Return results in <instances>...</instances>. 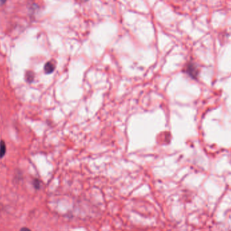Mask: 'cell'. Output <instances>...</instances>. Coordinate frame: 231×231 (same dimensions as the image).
<instances>
[{
  "mask_svg": "<svg viewBox=\"0 0 231 231\" xmlns=\"http://www.w3.org/2000/svg\"><path fill=\"white\" fill-rule=\"evenodd\" d=\"M186 72L191 77H192L193 78H196L197 77L198 70L196 68V66H195L194 64L192 63L189 64L186 68Z\"/></svg>",
  "mask_w": 231,
  "mask_h": 231,
  "instance_id": "6da1fadb",
  "label": "cell"
},
{
  "mask_svg": "<svg viewBox=\"0 0 231 231\" xmlns=\"http://www.w3.org/2000/svg\"><path fill=\"white\" fill-rule=\"evenodd\" d=\"M55 65L52 62H47L45 66H44V71L45 73L47 74H50L51 73L54 72V71L55 69Z\"/></svg>",
  "mask_w": 231,
  "mask_h": 231,
  "instance_id": "7a4b0ae2",
  "label": "cell"
},
{
  "mask_svg": "<svg viewBox=\"0 0 231 231\" xmlns=\"http://www.w3.org/2000/svg\"><path fill=\"white\" fill-rule=\"evenodd\" d=\"M6 153V145L4 141L0 142V159L2 158Z\"/></svg>",
  "mask_w": 231,
  "mask_h": 231,
  "instance_id": "3957f363",
  "label": "cell"
},
{
  "mask_svg": "<svg viewBox=\"0 0 231 231\" xmlns=\"http://www.w3.org/2000/svg\"><path fill=\"white\" fill-rule=\"evenodd\" d=\"M34 79V75L33 72H31V71H28V72L26 73V80L27 82H32L33 81Z\"/></svg>",
  "mask_w": 231,
  "mask_h": 231,
  "instance_id": "277c9868",
  "label": "cell"
},
{
  "mask_svg": "<svg viewBox=\"0 0 231 231\" xmlns=\"http://www.w3.org/2000/svg\"><path fill=\"white\" fill-rule=\"evenodd\" d=\"M33 185L36 189H39L40 188V181L36 179V180H35L33 182Z\"/></svg>",
  "mask_w": 231,
  "mask_h": 231,
  "instance_id": "5b68a950",
  "label": "cell"
},
{
  "mask_svg": "<svg viewBox=\"0 0 231 231\" xmlns=\"http://www.w3.org/2000/svg\"><path fill=\"white\" fill-rule=\"evenodd\" d=\"M20 231H32V230H31L29 229L26 228V227H24V228H22Z\"/></svg>",
  "mask_w": 231,
  "mask_h": 231,
  "instance_id": "8992f818",
  "label": "cell"
}]
</instances>
